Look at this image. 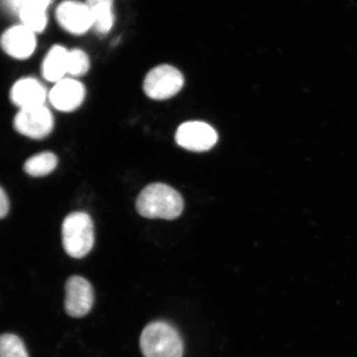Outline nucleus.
<instances>
[{
	"label": "nucleus",
	"mask_w": 357,
	"mask_h": 357,
	"mask_svg": "<svg viewBox=\"0 0 357 357\" xmlns=\"http://www.w3.org/2000/svg\"><path fill=\"white\" fill-rule=\"evenodd\" d=\"M136 208L141 216L172 220L181 215L184 200L172 187L153 183L145 187L138 195Z\"/></svg>",
	"instance_id": "1"
},
{
	"label": "nucleus",
	"mask_w": 357,
	"mask_h": 357,
	"mask_svg": "<svg viewBox=\"0 0 357 357\" xmlns=\"http://www.w3.org/2000/svg\"><path fill=\"white\" fill-rule=\"evenodd\" d=\"M62 245L73 258H83L91 252L95 243V229L91 216L84 212L67 215L61 226Z\"/></svg>",
	"instance_id": "2"
},
{
	"label": "nucleus",
	"mask_w": 357,
	"mask_h": 357,
	"mask_svg": "<svg viewBox=\"0 0 357 357\" xmlns=\"http://www.w3.org/2000/svg\"><path fill=\"white\" fill-rule=\"evenodd\" d=\"M140 347L144 357H182L184 350L176 330L164 322L146 326L141 334Z\"/></svg>",
	"instance_id": "3"
},
{
	"label": "nucleus",
	"mask_w": 357,
	"mask_h": 357,
	"mask_svg": "<svg viewBox=\"0 0 357 357\" xmlns=\"http://www.w3.org/2000/svg\"><path fill=\"white\" fill-rule=\"evenodd\" d=\"M185 79L181 71L169 65H160L146 75L144 89L151 100H165L177 95L184 86Z\"/></svg>",
	"instance_id": "4"
},
{
	"label": "nucleus",
	"mask_w": 357,
	"mask_h": 357,
	"mask_svg": "<svg viewBox=\"0 0 357 357\" xmlns=\"http://www.w3.org/2000/svg\"><path fill=\"white\" fill-rule=\"evenodd\" d=\"M15 130L32 139L47 137L54 128V117L44 105L22 109L13 119Z\"/></svg>",
	"instance_id": "5"
},
{
	"label": "nucleus",
	"mask_w": 357,
	"mask_h": 357,
	"mask_svg": "<svg viewBox=\"0 0 357 357\" xmlns=\"http://www.w3.org/2000/svg\"><path fill=\"white\" fill-rule=\"evenodd\" d=\"M176 144L186 150L205 151L216 144L218 134L206 123L190 121L182 123L176 133Z\"/></svg>",
	"instance_id": "6"
},
{
	"label": "nucleus",
	"mask_w": 357,
	"mask_h": 357,
	"mask_svg": "<svg viewBox=\"0 0 357 357\" xmlns=\"http://www.w3.org/2000/svg\"><path fill=\"white\" fill-rule=\"evenodd\" d=\"M65 310L74 318H82L91 310L95 296L91 283L82 276H71L66 284Z\"/></svg>",
	"instance_id": "7"
},
{
	"label": "nucleus",
	"mask_w": 357,
	"mask_h": 357,
	"mask_svg": "<svg viewBox=\"0 0 357 357\" xmlns=\"http://www.w3.org/2000/svg\"><path fill=\"white\" fill-rule=\"evenodd\" d=\"M58 24L66 32L75 35H82L93 28L91 11L86 3L66 0L58 6L56 11Z\"/></svg>",
	"instance_id": "8"
},
{
	"label": "nucleus",
	"mask_w": 357,
	"mask_h": 357,
	"mask_svg": "<svg viewBox=\"0 0 357 357\" xmlns=\"http://www.w3.org/2000/svg\"><path fill=\"white\" fill-rule=\"evenodd\" d=\"M1 47L7 55L17 60L28 59L37 47V38L24 24L15 25L3 32Z\"/></svg>",
	"instance_id": "9"
},
{
	"label": "nucleus",
	"mask_w": 357,
	"mask_h": 357,
	"mask_svg": "<svg viewBox=\"0 0 357 357\" xmlns=\"http://www.w3.org/2000/svg\"><path fill=\"white\" fill-rule=\"evenodd\" d=\"M48 98L56 110L69 113L82 105L86 98V88L77 79L64 78L55 84Z\"/></svg>",
	"instance_id": "10"
},
{
	"label": "nucleus",
	"mask_w": 357,
	"mask_h": 357,
	"mask_svg": "<svg viewBox=\"0 0 357 357\" xmlns=\"http://www.w3.org/2000/svg\"><path fill=\"white\" fill-rule=\"evenodd\" d=\"M47 93L43 84L32 77L17 80L10 91V100L13 105L22 109L44 105Z\"/></svg>",
	"instance_id": "11"
},
{
	"label": "nucleus",
	"mask_w": 357,
	"mask_h": 357,
	"mask_svg": "<svg viewBox=\"0 0 357 357\" xmlns=\"http://www.w3.org/2000/svg\"><path fill=\"white\" fill-rule=\"evenodd\" d=\"M68 50L60 45L52 47L45 56L42 73L47 82L56 83L68 74Z\"/></svg>",
	"instance_id": "12"
},
{
	"label": "nucleus",
	"mask_w": 357,
	"mask_h": 357,
	"mask_svg": "<svg viewBox=\"0 0 357 357\" xmlns=\"http://www.w3.org/2000/svg\"><path fill=\"white\" fill-rule=\"evenodd\" d=\"M114 0H86L93 20V28L100 34L110 32L114 26Z\"/></svg>",
	"instance_id": "13"
},
{
	"label": "nucleus",
	"mask_w": 357,
	"mask_h": 357,
	"mask_svg": "<svg viewBox=\"0 0 357 357\" xmlns=\"http://www.w3.org/2000/svg\"><path fill=\"white\" fill-rule=\"evenodd\" d=\"M57 165L58 158L54 153L51 151H43L26 160L24 169L30 176L43 177L54 171Z\"/></svg>",
	"instance_id": "14"
},
{
	"label": "nucleus",
	"mask_w": 357,
	"mask_h": 357,
	"mask_svg": "<svg viewBox=\"0 0 357 357\" xmlns=\"http://www.w3.org/2000/svg\"><path fill=\"white\" fill-rule=\"evenodd\" d=\"M19 15L22 21L26 28L32 30L33 33H42L46 29L47 24V11L38 10V8H22Z\"/></svg>",
	"instance_id": "15"
},
{
	"label": "nucleus",
	"mask_w": 357,
	"mask_h": 357,
	"mask_svg": "<svg viewBox=\"0 0 357 357\" xmlns=\"http://www.w3.org/2000/svg\"><path fill=\"white\" fill-rule=\"evenodd\" d=\"M0 357H29V354L19 337L6 333L0 337Z\"/></svg>",
	"instance_id": "16"
},
{
	"label": "nucleus",
	"mask_w": 357,
	"mask_h": 357,
	"mask_svg": "<svg viewBox=\"0 0 357 357\" xmlns=\"http://www.w3.org/2000/svg\"><path fill=\"white\" fill-rule=\"evenodd\" d=\"M91 66L86 52L80 49H73L68 52V74L75 77H82Z\"/></svg>",
	"instance_id": "17"
},
{
	"label": "nucleus",
	"mask_w": 357,
	"mask_h": 357,
	"mask_svg": "<svg viewBox=\"0 0 357 357\" xmlns=\"http://www.w3.org/2000/svg\"><path fill=\"white\" fill-rule=\"evenodd\" d=\"M52 0H2L8 11L19 13L22 8H32L47 11Z\"/></svg>",
	"instance_id": "18"
},
{
	"label": "nucleus",
	"mask_w": 357,
	"mask_h": 357,
	"mask_svg": "<svg viewBox=\"0 0 357 357\" xmlns=\"http://www.w3.org/2000/svg\"><path fill=\"white\" fill-rule=\"evenodd\" d=\"M10 200L3 187L0 189V218H4L10 211Z\"/></svg>",
	"instance_id": "19"
}]
</instances>
